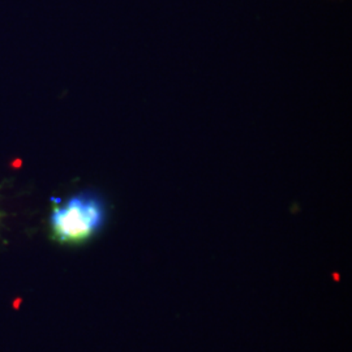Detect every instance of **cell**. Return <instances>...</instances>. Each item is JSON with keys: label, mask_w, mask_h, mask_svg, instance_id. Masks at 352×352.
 I'll use <instances>...</instances> for the list:
<instances>
[{"label": "cell", "mask_w": 352, "mask_h": 352, "mask_svg": "<svg viewBox=\"0 0 352 352\" xmlns=\"http://www.w3.org/2000/svg\"><path fill=\"white\" fill-rule=\"evenodd\" d=\"M106 219V208L101 199L89 192L69 197L62 205H54L51 213V235L68 245H78L91 239Z\"/></svg>", "instance_id": "obj_1"}]
</instances>
